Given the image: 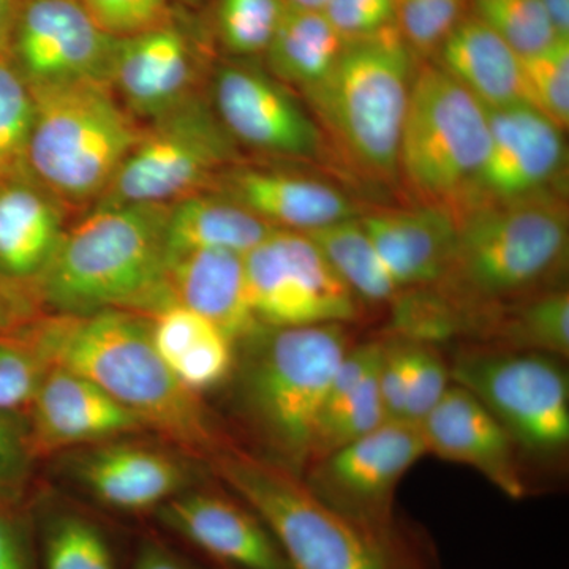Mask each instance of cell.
Returning <instances> with one entry per match:
<instances>
[{
	"mask_svg": "<svg viewBox=\"0 0 569 569\" xmlns=\"http://www.w3.org/2000/svg\"><path fill=\"white\" fill-rule=\"evenodd\" d=\"M21 331L48 367L88 378L187 455L209 459L227 445L201 397L157 353L151 317L129 310L48 313Z\"/></svg>",
	"mask_w": 569,
	"mask_h": 569,
	"instance_id": "cell-1",
	"label": "cell"
},
{
	"mask_svg": "<svg viewBox=\"0 0 569 569\" xmlns=\"http://www.w3.org/2000/svg\"><path fill=\"white\" fill-rule=\"evenodd\" d=\"M455 252L432 290L473 337L497 310L542 290L567 266L568 204L546 192L473 206L458 217Z\"/></svg>",
	"mask_w": 569,
	"mask_h": 569,
	"instance_id": "cell-2",
	"label": "cell"
},
{
	"mask_svg": "<svg viewBox=\"0 0 569 569\" xmlns=\"http://www.w3.org/2000/svg\"><path fill=\"white\" fill-rule=\"evenodd\" d=\"M170 204L93 206L63 231L31 284L40 309L61 316L129 310L152 317L170 306L167 220Z\"/></svg>",
	"mask_w": 569,
	"mask_h": 569,
	"instance_id": "cell-3",
	"label": "cell"
},
{
	"mask_svg": "<svg viewBox=\"0 0 569 569\" xmlns=\"http://www.w3.org/2000/svg\"><path fill=\"white\" fill-rule=\"evenodd\" d=\"M239 403L268 459L305 475L337 366L350 350L347 325L258 326L241 342Z\"/></svg>",
	"mask_w": 569,
	"mask_h": 569,
	"instance_id": "cell-4",
	"label": "cell"
},
{
	"mask_svg": "<svg viewBox=\"0 0 569 569\" xmlns=\"http://www.w3.org/2000/svg\"><path fill=\"white\" fill-rule=\"evenodd\" d=\"M415 71V52L392 24L348 40L323 80L302 91L317 123L370 178L392 181L399 176L400 137Z\"/></svg>",
	"mask_w": 569,
	"mask_h": 569,
	"instance_id": "cell-5",
	"label": "cell"
},
{
	"mask_svg": "<svg viewBox=\"0 0 569 569\" xmlns=\"http://www.w3.org/2000/svg\"><path fill=\"white\" fill-rule=\"evenodd\" d=\"M29 89L36 118L26 156L28 173L63 206L97 203L140 141L142 127L110 84Z\"/></svg>",
	"mask_w": 569,
	"mask_h": 569,
	"instance_id": "cell-6",
	"label": "cell"
},
{
	"mask_svg": "<svg viewBox=\"0 0 569 569\" xmlns=\"http://www.w3.org/2000/svg\"><path fill=\"white\" fill-rule=\"evenodd\" d=\"M209 460L213 473L263 520L291 569H410L397 546L356 527L301 475L274 460L230 445Z\"/></svg>",
	"mask_w": 569,
	"mask_h": 569,
	"instance_id": "cell-7",
	"label": "cell"
},
{
	"mask_svg": "<svg viewBox=\"0 0 569 569\" xmlns=\"http://www.w3.org/2000/svg\"><path fill=\"white\" fill-rule=\"evenodd\" d=\"M489 146V112L437 63L415 71L399 146V176L427 204L458 216Z\"/></svg>",
	"mask_w": 569,
	"mask_h": 569,
	"instance_id": "cell-8",
	"label": "cell"
},
{
	"mask_svg": "<svg viewBox=\"0 0 569 569\" xmlns=\"http://www.w3.org/2000/svg\"><path fill=\"white\" fill-rule=\"evenodd\" d=\"M236 157V142L216 112L189 97L142 127L140 141L96 206L173 204L208 192Z\"/></svg>",
	"mask_w": 569,
	"mask_h": 569,
	"instance_id": "cell-9",
	"label": "cell"
},
{
	"mask_svg": "<svg viewBox=\"0 0 569 569\" xmlns=\"http://www.w3.org/2000/svg\"><path fill=\"white\" fill-rule=\"evenodd\" d=\"M452 383L478 397L522 451L563 452L569 445V381L561 359L486 346L449 362Z\"/></svg>",
	"mask_w": 569,
	"mask_h": 569,
	"instance_id": "cell-10",
	"label": "cell"
},
{
	"mask_svg": "<svg viewBox=\"0 0 569 569\" xmlns=\"http://www.w3.org/2000/svg\"><path fill=\"white\" fill-rule=\"evenodd\" d=\"M425 456L418 425L387 421L310 463L302 478L326 505L356 527L397 546L392 515L396 490Z\"/></svg>",
	"mask_w": 569,
	"mask_h": 569,
	"instance_id": "cell-11",
	"label": "cell"
},
{
	"mask_svg": "<svg viewBox=\"0 0 569 569\" xmlns=\"http://www.w3.org/2000/svg\"><path fill=\"white\" fill-rule=\"evenodd\" d=\"M244 264L250 307L260 325H350L361 317V301L305 233L276 230L244 254Z\"/></svg>",
	"mask_w": 569,
	"mask_h": 569,
	"instance_id": "cell-12",
	"label": "cell"
},
{
	"mask_svg": "<svg viewBox=\"0 0 569 569\" xmlns=\"http://www.w3.org/2000/svg\"><path fill=\"white\" fill-rule=\"evenodd\" d=\"M11 43L31 88L110 84L118 39L97 28L80 0H20Z\"/></svg>",
	"mask_w": 569,
	"mask_h": 569,
	"instance_id": "cell-13",
	"label": "cell"
},
{
	"mask_svg": "<svg viewBox=\"0 0 569 569\" xmlns=\"http://www.w3.org/2000/svg\"><path fill=\"white\" fill-rule=\"evenodd\" d=\"M216 114L234 142L293 159H318L323 132L272 74L228 63L213 80Z\"/></svg>",
	"mask_w": 569,
	"mask_h": 569,
	"instance_id": "cell-14",
	"label": "cell"
},
{
	"mask_svg": "<svg viewBox=\"0 0 569 569\" xmlns=\"http://www.w3.org/2000/svg\"><path fill=\"white\" fill-rule=\"evenodd\" d=\"M488 112V153L462 212L478 204L553 192L567 164L563 130L526 103Z\"/></svg>",
	"mask_w": 569,
	"mask_h": 569,
	"instance_id": "cell-15",
	"label": "cell"
},
{
	"mask_svg": "<svg viewBox=\"0 0 569 569\" xmlns=\"http://www.w3.org/2000/svg\"><path fill=\"white\" fill-rule=\"evenodd\" d=\"M152 515L163 529L227 569H291L263 520L239 498L183 490Z\"/></svg>",
	"mask_w": 569,
	"mask_h": 569,
	"instance_id": "cell-16",
	"label": "cell"
},
{
	"mask_svg": "<svg viewBox=\"0 0 569 569\" xmlns=\"http://www.w3.org/2000/svg\"><path fill=\"white\" fill-rule=\"evenodd\" d=\"M26 417L36 458L146 429L137 415L102 388L61 367H48Z\"/></svg>",
	"mask_w": 569,
	"mask_h": 569,
	"instance_id": "cell-17",
	"label": "cell"
},
{
	"mask_svg": "<svg viewBox=\"0 0 569 569\" xmlns=\"http://www.w3.org/2000/svg\"><path fill=\"white\" fill-rule=\"evenodd\" d=\"M427 456L477 470L511 500L527 496L518 445L488 407L468 389L451 383L419 422Z\"/></svg>",
	"mask_w": 569,
	"mask_h": 569,
	"instance_id": "cell-18",
	"label": "cell"
},
{
	"mask_svg": "<svg viewBox=\"0 0 569 569\" xmlns=\"http://www.w3.org/2000/svg\"><path fill=\"white\" fill-rule=\"evenodd\" d=\"M189 40L171 24L118 40L110 86L133 118L153 121L193 93Z\"/></svg>",
	"mask_w": 569,
	"mask_h": 569,
	"instance_id": "cell-19",
	"label": "cell"
},
{
	"mask_svg": "<svg viewBox=\"0 0 569 569\" xmlns=\"http://www.w3.org/2000/svg\"><path fill=\"white\" fill-rule=\"evenodd\" d=\"M82 488L104 508L123 515L153 512L189 488V467L168 452L141 445L107 443L74 462Z\"/></svg>",
	"mask_w": 569,
	"mask_h": 569,
	"instance_id": "cell-20",
	"label": "cell"
},
{
	"mask_svg": "<svg viewBox=\"0 0 569 569\" xmlns=\"http://www.w3.org/2000/svg\"><path fill=\"white\" fill-rule=\"evenodd\" d=\"M212 187L276 230L310 233L359 217L346 193L331 183L305 176L228 168Z\"/></svg>",
	"mask_w": 569,
	"mask_h": 569,
	"instance_id": "cell-21",
	"label": "cell"
},
{
	"mask_svg": "<svg viewBox=\"0 0 569 569\" xmlns=\"http://www.w3.org/2000/svg\"><path fill=\"white\" fill-rule=\"evenodd\" d=\"M399 291L432 287L455 252L458 219L440 206L383 209L359 217Z\"/></svg>",
	"mask_w": 569,
	"mask_h": 569,
	"instance_id": "cell-22",
	"label": "cell"
},
{
	"mask_svg": "<svg viewBox=\"0 0 569 569\" xmlns=\"http://www.w3.org/2000/svg\"><path fill=\"white\" fill-rule=\"evenodd\" d=\"M167 291L170 305L187 307L204 317L234 347L260 326L247 293L244 254L228 250L171 254L167 263Z\"/></svg>",
	"mask_w": 569,
	"mask_h": 569,
	"instance_id": "cell-23",
	"label": "cell"
},
{
	"mask_svg": "<svg viewBox=\"0 0 569 569\" xmlns=\"http://www.w3.org/2000/svg\"><path fill=\"white\" fill-rule=\"evenodd\" d=\"M63 208L31 174L0 181V277L31 287L66 231Z\"/></svg>",
	"mask_w": 569,
	"mask_h": 569,
	"instance_id": "cell-24",
	"label": "cell"
},
{
	"mask_svg": "<svg viewBox=\"0 0 569 569\" xmlns=\"http://www.w3.org/2000/svg\"><path fill=\"white\" fill-rule=\"evenodd\" d=\"M440 69L488 110L526 103L519 54L473 13H467L437 51Z\"/></svg>",
	"mask_w": 569,
	"mask_h": 569,
	"instance_id": "cell-25",
	"label": "cell"
},
{
	"mask_svg": "<svg viewBox=\"0 0 569 569\" xmlns=\"http://www.w3.org/2000/svg\"><path fill=\"white\" fill-rule=\"evenodd\" d=\"M152 343L173 376L194 395L219 387L236 365V347L193 310L163 307L151 317Z\"/></svg>",
	"mask_w": 569,
	"mask_h": 569,
	"instance_id": "cell-26",
	"label": "cell"
},
{
	"mask_svg": "<svg viewBox=\"0 0 569 569\" xmlns=\"http://www.w3.org/2000/svg\"><path fill=\"white\" fill-rule=\"evenodd\" d=\"M276 228L222 193L200 192L170 204L168 257L192 250L249 253Z\"/></svg>",
	"mask_w": 569,
	"mask_h": 569,
	"instance_id": "cell-27",
	"label": "cell"
},
{
	"mask_svg": "<svg viewBox=\"0 0 569 569\" xmlns=\"http://www.w3.org/2000/svg\"><path fill=\"white\" fill-rule=\"evenodd\" d=\"M347 41L323 11L284 3L266 61L276 80L305 91L332 70Z\"/></svg>",
	"mask_w": 569,
	"mask_h": 569,
	"instance_id": "cell-28",
	"label": "cell"
},
{
	"mask_svg": "<svg viewBox=\"0 0 569 569\" xmlns=\"http://www.w3.org/2000/svg\"><path fill=\"white\" fill-rule=\"evenodd\" d=\"M473 339L478 346L568 358V290L549 288L497 310Z\"/></svg>",
	"mask_w": 569,
	"mask_h": 569,
	"instance_id": "cell-29",
	"label": "cell"
},
{
	"mask_svg": "<svg viewBox=\"0 0 569 569\" xmlns=\"http://www.w3.org/2000/svg\"><path fill=\"white\" fill-rule=\"evenodd\" d=\"M40 569H121L102 523L73 509H58L33 523Z\"/></svg>",
	"mask_w": 569,
	"mask_h": 569,
	"instance_id": "cell-30",
	"label": "cell"
},
{
	"mask_svg": "<svg viewBox=\"0 0 569 569\" xmlns=\"http://www.w3.org/2000/svg\"><path fill=\"white\" fill-rule=\"evenodd\" d=\"M305 234L316 242L337 276L353 291L359 301L381 305L395 301L400 293L359 217Z\"/></svg>",
	"mask_w": 569,
	"mask_h": 569,
	"instance_id": "cell-31",
	"label": "cell"
},
{
	"mask_svg": "<svg viewBox=\"0 0 569 569\" xmlns=\"http://www.w3.org/2000/svg\"><path fill=\"white\" fill-rule=\"evenodd\" d=\"M36 104L28 81L9 51L0 54V181L28 176Z\"/></svg>",
	"mask_w": 569,
	"mask_h": 569,
	"instance_id": "cell-32",
	"label": "cell"
},
{
	"mask_svg": "<svg viewBox=\"0 0 569 569\" xmlns=\"http://www.w3.org/2000/svg\"><path fill=\"white\" fill-rule=\"evenodd\" d=\"M378 367L380 361L351 395L325 411L313 440L310 463L367 436L388 421L381 402Z\"/></svg>",
	"mask_w": 569,
	"mask_h": 569,
	"instance_id": "cell-33",
	"label": "cell"
},
{
	"mask_svg": "<svg viewBox=\"0 0 569 569\" xmlns=\"http://www.w3.org/2000/svg\"><path fill=\"white\" fill-rule=\"evenodd\" d=\"M523 102L560 130L569 126V39L519 56Z\"/></svg>",
	"mask_w": 569,
	"mask_h": 569,
	"instance_id": "cell-34",
	"label": "cell"
},
{
	"mask_svg": "<svg viewBox=\"0 0 569 569\" xmlns=\"http://www.w3.org/2000/svg\"><path fill=\"white\" fill-rule=\"evenodd\" d=\"M473 14L519 56L542 50L559 39L541 0H473Z\"/></svg>",
	"mask_w": 569,
	"mask_h": 569,
	"instance_id": "cell-35",
	"label": "cell"
},
{
	"mask_svg": "<svg viewBox=\"0 0 569 569\" xmlns=\"http://www.w3.org/2000/svg\"><path fill=\"white\" fill-rule=\"evenodd\" d=\"M283 7V0H219L217 31L223 47L242 58L264 54Z\"/></svg>",
	"mask_w": 569,
	"mask_h": 569,
	"instance_id": "cell-36",
	"label": "cell"
},
{
	"mask_svg": "<svg viewBox=\"0 0 569 569\" xmlns=\"http://www.w3.org/2000/svg\"><path fill=\"white\" fill-rule=\"evenodd\" d=\"M467 0H396V24L415 54L436 56L466 17Z\"/></svg>",
	"mask_w": 569,
	"mask_h": 569,
	"instance_id": "cell-37",
	"label": "cell"
},
{
	"mask_svg": "<svg viewBox=\"0 0 569 569\" xmlns=\"http://www.w3.org/2000/svg\"><path fill=\"white\" fill-rule=\"evenodd\" d=\"M47 370L21 328L0 332V410H28Z\"/></svg>",
	"mask_w": 569,
	"mask_h": 569,
	"instance_id": "cell-38",
	"label": "cell"
},
{
	"mask_svg": "<svg viewBox=\"0 0 569 569\" xmlns=\"http://www.w3.org/2000/svg\"><path fill=\"white\" fill-rule=\"evenodd\" d=\"M403 343L407 362L406 422L419 425L452 383L451 372L449 362L433 343L410 339H403Z\"/></svg>",
	"mask_w": 569,
	"mask_h": 569,
	"instance_id": "cell-39",
	"label": "cell"
},
{
	"mask_svg": "<svg viewBox=\"0 0 569 569\" xmlns=\"http://www.w3.org/2000/svg\"><path fill=\"white\" fill-rule=\"evenodd\" d=\"M80 3L97 28L112 39H129L173 22L170 0H80Z\"/></svg>",
	"mask_w": 569,
	"mask_h": 569,
	"instance_id": "cell-40",
	"label": "cell"
},
{
	"mask_svg": "<svg viewBox=\"0 0 569 569\" xmlns=\"http://www.w3.org/2000/svg\"><path fill=\"white\" fill-rule=\"evenodd\" d=\"M36 459L26 411L0 410V497L20 501Z\"/></svg>",
	"mask_w": 569,
	"mask_h": 569,
	"instance_id": "cell-41",
	"label": "cell"
},
{
	"mask_svg": "<svg viewBox=\"0 0 569 569\" xmlns=\"http://www.w3.org/2000/svg\"><path fill=\"white\" fill-rule=\"evenodd\" d=\"M325 17L347 40L361 39L396 24V0H329Z\"/></svg>",
	"mask_w": 569,
	"mask_h": 569,
	"instance_id": "cell-42",
	"label": "cell"
},
{
	"mask_svg": "<svg viewBox=\"0 0 569 569\" xmlns=\"http://www.w3.org/2000/svg\"><path fill=\"white\" fill-rule=\"evenodd\" d=\"M0 569H40L33 520L18 501L0 497Z\"/></svg>",
	"mask_w": 569,
	"mask_h": 569,
	"instance_id": "cell-43",
	"label": "cell"
},
{
	"mask_svg": "<svg viewBox=\"0 0 569 569\" xmlns=\"http://www.w3.org/2000/svg\"><path fill=\"white\" fill-rule=\"evenodd\" d=\"M40 317L31 287L0 277V332H10Z\"/></svg>",
	"mask_w": 569,
	"mask_h": 569,
	"instance_id": "cell-44",
	"label": "cell"
},
{
	"mask_svg": "<svg viewBox=\"0 0 569 569\" xmlns=\"http://www.w3.org/2000/svg\"><path fill=\"white\" fill-rule=\"evenodd\" d=\"M130 569H198L156 538L141 539Z\"/></svg>",
	"mask_w": 569,
	"mask_h": 569,
	"instance_id": "cell-45",
	"label": "cell"
},
{
	"mask_svg": "<svg viewBox=\"0 0 569 569\" xmlns=\"http://www.w3.org/2000/svg\"><path fill=\"white\" fill-rule=\"evenodd\" d=\"M20 0H0V54L10 50Z\"/></svg>",
	"mask_w": 569,
	"mask_h": 569,
	"instance_id": "cell-46",
	"label": "cell"
},
{
	"mask_svg": "<svg viewBox=\"0 0 569 569\" xmlns=\"http://www.w3.org/2000/svg\"><path fill=\"white\" fill-rule=\"evenodd\" d=\"M541 2L557 36L569 39V0H541Z\"/></svg>",
	"mask_w": 569,
	"mask_h": 569,
	"instance_id": "cell-47",
	"label": "cell"
},
{
	"mask_svg": "<svg viewBox=\"0 0 569 569\" xmlns=\"http://www.w3.org/2000/svg\"><path fill=\"white\" fill-rule=\"evenodd\" d=\"M329 0H283V3L298 9L323 10Z\"/></svg>",
	"mask_w": 569,
	"mask_h": 569,
	"instance_id": "cell-48",
	"label": "cell"
},
{
	"mask_svg": "<svg viewBox=\"0 0 569 569\" xmlns=\"http://www.w3.org/2000/svg\"><path fill=\"white\" fill-rule=\"evenodd\" d=\"M178 2H181V3H183V6H187V7H197V6H201V3L204 2V0H178Z\"/></svg>",
	"mask_w": 569,
	"mask_h": 569,
	"instance_id": "cell-49",
	"label": "cell"
}]
</instances>
